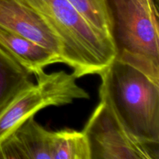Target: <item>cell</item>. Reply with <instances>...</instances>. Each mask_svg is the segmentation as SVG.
Returning a JSON list of instances; mask_svg holds the SVG:
<instances>
[{"label":"cell","mask_w":159,"mask_h":159,"mask_svg":"<svg viewBox=\"0 0 159 159\" xmlns=\"http://www.w3.org/2000/svg\"><path fill=\"white\" fill-rule=\"evenodd\" d=\"M100 76L99 97L126 130L141 142L159 144V83L116 59Z\"/></svg>","instance_id":"cell-1"},{"label":"cell","mask_w":159,"mask_h":159,"mask_svg":"<svg viewBox=\"0 0 159 159\" xmlns=\"http://www.w3.org/2000/svg\"><path fill=\"white\" fill-rule=\"evenodd\" d=\"M114 59L159 83L158 12L155 0H104Z\"/></svg>","instance_id":"cell-2"},{"label":"cell","mask_w":159,"mask_h":159,"mask_svg":"<svg viewBox=\"0 0 159 159\" xmlns=\"http://www.w3.org/2000/svg\"><path fill=\"white\" fill-rule=\"evenodd\" d=\"M37 10L57 34L62 62L77 79L99 75L115 57L111 41L96 32L68 0H23Z\"/></svg>","instance_id":"cell-3"},{"label":"cell","mask_w":159,"mask_h":159,"mask_svg":"<svg viewBox=\"0 0 159 159\" xmlns=\"http://www.w3.org/2000/svg\"><path fill=\"white\" fill-rule=\"evenodd\" d=\"M34 75L32 84L15 95L0 111V141L14 129L38 111L48 107H60L75 99H89V95L76 83L77 78L64 71Z\"/></svg>","instance_id":"cell-4"},{"label":"cell","mask_w":159,"mask_h":159,"mask_svg":"<svg viewBox=\"0 0 159 159\" xmlns=\"http://www.w3.org/2000/svg\"><path fill=\"white\" fill-rule=\"evenodd\" d=\"M90 159H158L159 144H148L131 136L104 99L87 121L83 130Z\"/></svg>","instance_id":"cell-5"},{"label":"cell","mask_w":159,"mask_h":159,"mask_svg":"<svg viewBox=\"0 0 159 159\" xmlns=\"http://www.w3.org/2000/svg\"><path fill=\"white\" fill-rule=\"evenodd\" d=\"M0 26L49 50L62 62L57 34L37 10L23 0H0Z\"/></svg>","instance_id":"cell-6"},{"label":"cell","mask_w":159,"mask_h":159,"mask_svg":"<svg viewBox=\"0 0 159 159\" xmlns=\"http://www.w3.org/2000/svg\"><path fill=\"white\" fill-rule=\"evenodd\" d=\"M54 131L30 116L0 141V159H53Z\"/></svg>","instance_id":"cell-7"},{"label":"cell","mask_w":159,"mask_h":159,"mask_svg":"<svg viewBox=\"0 0 159 159\" xmlns=\"http://www.w3.org/2000/svg\"><path fill=\"white\" fill-rule=\"evenodd\" d=\"M0 48L32 75L60 62L59 57L49 50L1 26Z\"/></svg>","instance_id":"cell-8"},{"label":"cell","mask_w":159,"mask_h":159,"mask_svg":"<svg viewBox=\"0 0 159 159\" xmlns=\"http://www.w3.org/2000/svg\"><path fill=\"white\" fill-rule=\"evenodd\" d=\"M31 75L0 48V111L16 93L34 84Z\"/></svg>","instance_id":"cell-9"},{"label":"cell","mask_w":159,"mask_h":159,"mask_svg":"<svg viewBox=\"0 0 159 159\" xmlns=\"http://www.w3.org/2000/svg\"><path fill=\"white\" fill-rule=\"evenodd\" d=\"M53 159H90L88 141L82 131H54Z\"/></svg>","instance_id":"cell-10"},{"label":"cell","mask_w":159,"mask_h":159,"mask_svg":"<svg viewBox=\"0 0 159 159\" xmlns=\"http://www.w3.org/2000/svg\"><path fill=\"white\" fill-rule=\"evenodd\" d=\"M68 1L80 14L81 16L96 32L110 40L104 0H68Z\"/></svg>","instance_id":"cell-11"}]
</instances>
